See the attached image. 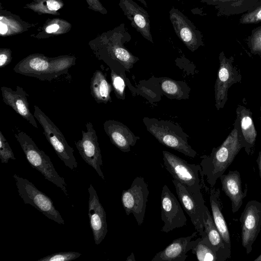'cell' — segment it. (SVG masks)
Returning <instances> with one entry per match:
<instances>
[{"instance_id": "obj_38", "label": "cell", "mask_w": 261, "mask_h": 261, "mask_svg": "<svg viewBox=\"0 0 261 261\" xmlns=\"http://www.w3.org/2000/svg\"><path fill=\"white\" fill-rule=\"evenodd\" d=\"M8 25L3 20H1L0 22V33L2 35H5L8 32Z\"/></svg>"}, {"instance_id": "obj_14", "label": "cell", "mask_w": 261, "mask_h": 261, "mask_svg": "<svg viewBox=\"0 0 261 261\" xmlns=\"http://www.w3.org/2000/svg\"><path fill=\"white\" fill-rule=\"evenodd\" d=\"M131 38V35L125 24L122 23L112 31L107 42L109 57L127 69L131 68L139 59L124 45V43L129 41Z\"/></svg>"}, {"instance_id": "obj_43", "label": "cell", "mask_w": 261, "mask_h": 261, "mask_svg": "<svg viewBox=\"0 0 261 261\" xmlns=\"http://www.w3.org/2000/svg\"><path fill=\"white\" fill-rule=\"evenodd\" d=\"M260 110L261 111V107H260Z\"/></svg>"}, {"instance_id": "obj_11", "label": "cell", "mask_w": 261, "mask_h": 261, "mask_svg": "<svg viewBox=\"0 0 261 261\" xmlns=\"http://www.w3.org/2000/svg\"><path fill=\"white\" fill-rule=\"evenodd\" d=\"M241 242L250 253L252 245L261 229V203L255 200L249 201L241 215Z\"/></svg>"}, {"instance_id": "obj_19", "label": "cell", "mask_w": 261, "mask_h": 261, "mask_svg": "<svg viewBox=\"0 0 261 261\" xmlns=\"http://www.w3.org/2000/svg\"><path fill=\"white\" fill-rule=\"evenodd\" d=\"M1 90L3 101L33 126L38 128L35 117L30 110L28 95L25 90L19 86H16V90L5 86L1 87Z\"/></svg>"}, {"instance_id": "obj_36", "label": "cell", "mask_w": 261, "mask_h": 261, "mask_svg": "<svg viewBox=\"0 0 261 261\" xmlns=\"http://www.w3.org/2000/svg\"><path fill=\"white\" fill-rule=\"evenodd\" d=\"M237 1V0H201V2L203 3H206L207 5L220 6L222 4H226V3Z\"/></svg>"}, {"instance_id": "obj_9", "label": "cell", "mask_w": 261, "mask_h": 261, "mask_svg": "<svg viewBox=\"0 0 261 261\" xmlns=\"http://www.w3.org/2000/svg\"><path fill=\"white\" fill-rule=\"evenodd\" d=\"M149 193L144 178L139 176L128 189L122 192L121 200L125 213L127 216L133 214L138 225L143 222Z\"/></svg>"}, {"instance_id": "obj_16", "label": "cell", "mask_w": 261, "mask_h": 261, "mask_svg": "<svg viewBox=\"0 0 261 261\" xmlns=\"http://www.w3.org/2000/svg\"><path fill=\"white\" fill-rule=\"evenodd\" d=\"M88 216L96 245L103 241L108 232L106 213L92 184L88 188Z\"/></svg>"}, {"instance_id": "obj_39", "label": "cell", "mask_w": 261, "mask_h": 261, "mask_svg": "<svg viewBox=\"0 0 261 261\" xmlns=\"http://www.w3.org/2000/svg\"><path fill=\"white\" fill-rule=\"evenodd\" d=\"M256 163L258 166L259 176L261 179V151L258 152V156L256 159Z\"/></svg>"}, {"instance_id": "obj_35", "label": "cell", "mask_w": 261, "mask_h": 261, "mask_svg": "<svg viewBox=\"0 0 261 261\" xmlns=\"http://www.w3.org/2000/svg\"><path fill=\"white\" fill-rule=\"evenodd\" d=\"M88 3L90 5V7L93 10L98 11L101 13L106 14L107 13V10L104 7L101 5L98 0H87Z\"/></svg>"}, {"instance_id": "obj_34", "label": "cell", "mask_w": 261, "mask_h": 261, "mask_svg": "<svg viewBox=\"0 0 261 261\" xmlns=\"http://www.w3.org/2000/svg\"><path fill=\"white\" fill-rule=\"evenodd\" d=\"M44 4V3H43ZM61 7V4L57 0H47L45 4L42 6V8H45V12H56Z\"/></svg>"}, {"instance_id": "obj_5", "label": "cell", "mask_w": 261, "mask_h": 261, "mask_svg": "<svg viewBox=\"0 0 261 261\" xmlns=\"http://www.w3.org/2000/svg\"><path fill=\"white\" fill-rule=\"evenodd\" d=\"M34 116L43 129V134L56 154L64 164L75 171L77 163L74 156V149L70 147L58 127L37 106H34Z\"/></svg>"}, {"instance_id": "obj_31", "label": "cell", "mask_w": 261, "mask_h": 261, "mask_svg": "<svg viewBox=\"0 0 261 261\" xmlns=\"http://www.w3.org/2000/svg\"><path fill=\"white\" fill-rule=\"evenodd\" d=\"M0 159L2 163H8L9 160H16L11 148L1 131H0Z\"/></svg>"}, {"instance_id": "obj_41", "label": "cell", "mask_w": 261, "mask_h": 261, "mask_svg": "<svg viewBox=\"0 0 261 261\" xmlns=\"http://www.w3.org/2000/svg\"><path fill=\"white\" fill-rule=\"evenodd\" d=\"M139 2H140L141 3H142L143 5H144L146 7H147V5L145 0H137Z\"/></svg>"}, {"instance_id": "obj_8", "label": "cell", "mask_w": 261, "mask_h": 261, "mask_svg": "<svg viewBox=\"0 0 261 261\" xmlns=\"http://www.w3.org/2000/svg\"><path fill=\"white\" fill-rule=\"evenodd\" d=\"M219 67L215 84V106L218 111L224 108L228 100V92L233 84L241 83L242 75L233 65L232 56L227 58L223 51L219 56Z\"/></svg>"}, {"instance_id": "obj_17", "label": "cell", "mask_w": 261, "mask_h": 261, "mask_svg": "<svg viewBox=\"0 0 261 261\" xmlns=\"http://www.w3.org/2000/svg\"><path fill=\"white\" fill-rule=\"evenodd\" d=\"M119 6L130 25L146 40L153 43L148 12L133 0H120Z\"/></svg>"}, {"instance_id": "obj_10", "label": "cell", "mask_w": 261, "mask_h": 261, "mask_svg": "<svg viewBox=\"0 0 261 261\" xmlns=\"http://www.w3.org/2000/svg\"><path fill=\"white\" fill-rule=\"evenodd\" d=\"M172 182L178 200L195 229L201 237H205L206 235L203 226V213L206 206L201 191L192 193L177 180L173 179Z\"/></svg>"}, {"instance_id": "obj_7", "label": "cell", "mask_w": 261, "mask_h": 261, "mask_svg": "<svg viewBox=\"0 0 261 261\" xmlns=\"http://www.w3.org/2000/svg\"><path fill=\"white\" fill-rule=\"evenodd\" d=\"M13 177L19 195L25 204L32 205L48 219L60 224H64L63 219L49 197L39 190L29 180L16 174H14Z\"/></svg>"}, {"instance_id": "obj_24", "label": "cell", "mask_w": 261, "mask_h": 261, "mask_svg": "<svg viewBox=\"0 0 261 261\" xmlns=\"http://www.w3.org/2000/svg\"><path fill=\"white\" fill-rule=\"evenodd\" d=\"M210 202L214 222L218 229L226 249L230 251L231 242L229 232L222 213L220 189L213 188L210 193Z\"/></svg>"}, {"instance_id": "obj_26", "label": "cell", "mask_w": 261, "mask_h": 261, "mask_svg": "<svg viewBox=\"0 0 261 261\" xmlns=\"http://www.w3.org/2000/svg\"><path fill=\"white\" fill-rule=\"evenodd\" d=\"M191 250L198 260L218 261L217 252L211 246L206 236L201 237Z\"/></svg>"}, {"instance_id": "obj_28", "label": "cell", "mask_w": 261, "mask_h": 261, "mask_svg": "<svg viewBox=\"0 0 261 261\" xmlns=\"http://www.w3.org/2000/svg\"><path fill=\"white\" fill-rule=\"evenodd\" d=\"M111 78L112 88L116 96L119 99H123L125 98V84L123 77L112 69Z\"/></svg>"}, {"instance_id": "obj_2", "label": "cell", "mask_w": 261, "mask_h": 261, "mask_svg": "<svg viewBox=\"0 0 261 261\" xmlns=\"http://www.w3.org/2000/svg\"><path fill=\"white\" fill-rule=\"evenodd\" d=\"M75 60L74 57L67 55L48 58L35 54L20 61L13 70L17 73L41 81H51L67 73L69 68L75 65Z\"/></svg>"}, {"instance_id": "obj_25", "label": "cell", "mask_w": 261, "mask_h": 261, "mask_svg": "<svg viewBox=\"0 0 261 261\" xmlns=\"http://www.w3.org/2000/svg\"><path fill=\"white\" fill-rule=\"evenodd\" d=\"M90 84L91 95L96 102L106 104L111 101L112 86L102 71L96 70L90 79Z\"/></svg>"}, {"instance_id": "obj_20", "label": "cell", "mask_w": 261, "mask_h": 261, "mask_svg": "<svg viewBox=\"0 0 261 261\" xmlns=\"http://www.w3.org/2000/svg\"><path fill=\"white\" fill-rule=\"evenodd\" d=\"M234 123L237 125L238 134L244 148L249 154L255 143L257 131L255 127L250 109L242 105H238L236 109V119Z\"/></svg>"}, {"instance_id": "obj_40", "label": "cell", "mask_w": 261, "mask_h": 261, "mask_svg": "<svg viewBox=\"0 0 261 261\" xmlns=\"http://www.w3.org/2000/svg\"><path fill=\"white\" fill-rule=\"evenodd\" d=\"M126 261H136L134 253L132 252L126 258Z\"/></svg>"}, {"instance_id": "obj_27", "label": "cell", "mask_w": 261, "mask_h": 261, "mask_svg": "<svg viewBox=\"0 0 261 261\" xmlns=\"http://www.w3.org/2000/svg\"><path fill=\"white\" fill-rule=\"evenodd\" d=\"M161 88L167 95L181 99L185 96L184 90L181 84L168 78H164L161 81Z\"/></svg>"}, {"instance_id": "obj_22", "label": "cell", "mask_w": 261, "mask_h": 261, "mask_svg": "<svg viewBox=\"0 0 261 261\" xmlns=\"http://www.w3.org/2000/svg\"><path fill=\"white\" fill-rule=\"evenodd\" d=\"M222 190L229 198L233 213L237 212L243 204V200L246 197L247 188L242 191V180L239 171H229L226 174L220 177Z\"/></svg>"}, {"instance_id": "obj_12", "label": "cell", "mask_w": 261, "mask_h": 261, "mask_svg": "<svg viewBox=\"0 0 261 261\" xmlns=\"http://www.w3.org/2000/svg\"><path fill=\"white\" fill-rule=\"evenodd\" d=\"M161 219L164 222L161 231L169 232L187 225V219L179 201L165 185L161 192Z\"/></svg>"}, {"instance_id": "obj_29", "label": "cell", "mask_w": 261, "mask_h": 261, "mask_svg": "<svg viewBox=\"0 0 261 261\" xmlns=\"http://www.w3.org/2000/svg\"><path fill=\"white\" fill-rule=\"evenodd\" d=\"M82 254L72 251L60 252L43 257L37 261H71L79 257Z\"/></svg>"}, {"instance_id": "obj_32", "label": "cell", "mask_w": 261, "mask_h": 261, "mask_svg": "<svg viewBox=\"0 0 261 261\" xmlns=\"http://www.w3.org/2000/svg\"><path fill=\"white\" fill-rule=\"evenodd\" d=\"M259 22H261V4L242 15L240 19V22L245 24L256 23Z\"/></svg>"}, {"instance_id": "obj_3", "label": "cell", "mask_w": 261, "mask_h": 261, "mask_svg": "<svg viewBox=\"0 0 261 261\" xmlns=\"http://www.w3.org/2000/svg\"><path fill=\"white\" fill-rule=\"evenodd\" d=\"M14 136L20 144L30 165L39 171L45 179L60 188L68 197L65 179L56 171L50 158L40 149L33 139L25 133L18 130Z\"/></svg>"}, {"instance_id": "obj_18", "label": "cell", "mask_w": 261, "mask_h": 261, "mask_svg": "<svg viewBox=\"0 0 261 261\" xmlns=\"http://www.w3.org/2000/svg\"><path fill=\"white\" fill-rule=\"evenodd\" d=\"M197 232H194L189 236L173 240L164 249L157 253L151 261H185L188 257L187 252L192 250L201 239L198 238L194 241L192 240Z\"/></svg>"}, {"instance_id": "obj_6", "label": "cell", "mask_w": 261, "mask_h": 261, "mask_svg": "<svg viewBox=\"0 0 261 261\" xmlns=\"http://www.w3.org/2000/svg\"><path fill=\"white\" fill-rule=\"evenodd\" d=\"M164 164L174 179L184 185L192 193L201 191L202 184L199 173L200 165L190 164L186 160L167 151H163Z\"/></svg>"}, {"instance_id": "obj_15", "label": "cell", "mask_w": 261, "mask_h": 261, "mask_svg": "<svg viewBox=\"0 0 261 261\" xmlns=\"http://www.w3.org/2000/svg\"><path fill=\"white\" fill-rule=\"evenodd\" d=\"M169 19L177 36L191 51L203 45L201 32L178 9L174 7L170 9Z\"/></svg>"}, {"instance_id": "obj_33", "label": "cell", "mask_w": 261, "mask_h": 261, "mask_svg": "<svg viewBox=\"0 0 261 261\" xmlns=\"http://www.w3.org/2000/svg\"><path fill=\"white\" fill-rule=\"evenodd\" d=\"M12 61V54L10 49H0V67H4L9 64Z\"/></svg>"}, {"instance_id": "obj_1", "label": "cell", "mask_w": 261, "mask_h": 261, "mask_svg": "<svg viewBox=\"0 0 261 261\" xmlns=\"http://www.w3.org/2000/svg\"><path fill=\"white\" fill-rule=\"evenodd\" d=\"M233 128L220 146L213 148L209 155H204L200 165L201 171L200 174L203 178L206 177L208 184L215 186L217 180L224 173L232 163L235 157L242 148V140L239 137L237 125L233 123Z\"/></svg>"}, {"instance_id": "obj_4", "label": "cell", "mask_w": 261, "mask_h": 261, "mask_svg": "<svg viewBox=\"0 0 261 261\" xmlns=\"http://www.w3.org/2000/svg\"><path fill=\"white\" fill-rule=\"evenodd\" d=\"M144 121L148 131L162 144L190 158L197 155L188 143V136L178 126L155 119L145 118Z\"/></svg>"}, {"instance_id": "obj_23", "label": "cell", "mask_w": 261, "mask_h": 261, "mask_svg": "<svg viewBox=\"0 0 261 261\" xmlns=\"http://www.w3.org/2000/svg\"><path fill=\"white\" fill-rule=\"evenodd\" d=\"M203 226L211 246L217 252L218 261H224L229 258L230 251L226 249L207 206L203 213Z\"/></svg>"}, {"instance_id": "obj_30", "label": "cell", "mask_w": 261, "mask_h": 261, "mask_svg": "<svg viewBox=\"0 0 261 261\" xmlns=\"http://www.w3.org/2000/svg\"><path fill=\"white\" fill-rule=\"evenodd\" d=\"M251 54L261 56V26L253 30L248 40Z\"/></svg>"}, {"instance_id": "obj_37", "label": "cell", "mask_w": 261, "mask_h": 261, "mask_svg": "<svg viewBox=\"0 0 261 261\" xmlns=\"http://www.w3.org/2000/svg\"><path fill=\"white\" fill-rule=\"evenodd\" d=\"M60 29V27L57 23H53L48 25L45 29L47 33H53L57 32Z\"/></svg>"}, {"instance_id": "obj_42", "label": "cell", "mask_w": 261, "mask_h": 261, "mask_svg": "<svg viewBox=\"0 0 261 261\" xmlns=\"http://www.w3.org/2000/svg\"><path fill=\"white\" fill-rule=\"evenodd\" d=\"M254 261H261V253Z\"/></svg>"}, {"instance_id": "obj_13", "label": "cell", "mask_w": 261, "mask_h": 261, "mask_svg": "<svg viewBox=\"0 0 261 261\" xmlns=\"http://www.w3.org/2000/svg\"><path fill=\"white\" fill-rule=\"evenodd\" d=\"M86 127L87 130H82V139L75 142V145L84 161L91 166L98 175L105 180L101 170L102 155L96 131L90 122L86 123Z\"/></svg>"}, {"instance_id": "obj_21", "label": "cell", "mask_w": 261, "mask_h": 261, "mask_svg": "<svg viewBox=\"0 0 261 261\" xmlns=\"http://www.w3.org/2000/svg\"><path fill=\"white\" fill-rule=\"evenodd\" d=\"M103 128L111 143L124 152H129L138 139L126 126L116 120L106 121Z\"/></svg>"}]
</instances>
